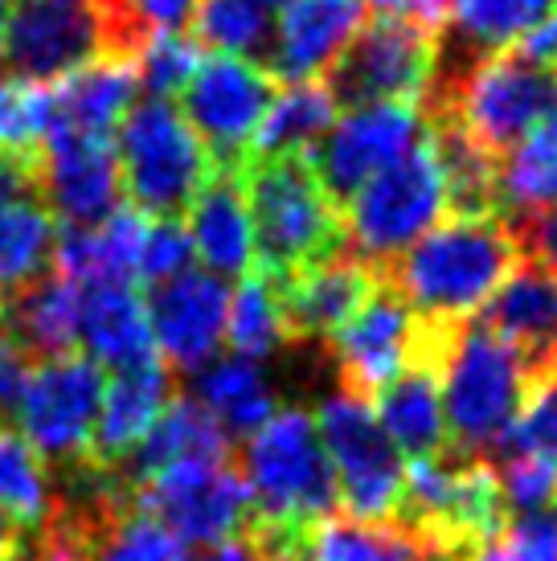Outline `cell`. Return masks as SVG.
<instances>
[{"label":"cell","instance_id":"obj_1","mask_svg":"<svg viewBox=\"0 0 557 561\" xmlns=\"http://www.w3.org/2000/svg\"><path fill=\"white\" fill-rule=\"evenodd\" d=\"M521 259L504 214H451L389 266L386 283L422 324L459 328L500 291Z\"/></svg>","mask_w":557,"mask_h":561},{"label":"cell","instance_id":"obj_2","mask_svg":"<svg viewBox=\"0 0 557 561\" xmlns=\"http://www.w3.org/2000/svg\"><path fill=\"white\" fill-rule=\"evenodd\" d=\"M242 480L250 492V533L283 553H295V541L328 520L341 500L316 419L299 405L275 410L247 438Z\"/></svg>","mask_w":557,"mask_h":561},{"label":"cell","instance_id":"obj_3","mask_svg":"<svg viewBox=\"0 0 557 561\" xmlns=\"http://www.w3.org/2000/svg\"><path fill=\"white\" fill-rule=\"evenodd\" d=\"M254 230V271L275 283L344 250L341 205L308 157H254L238 169Z\"/></svg>","mask_w":557,"mask_h":561},{"label":"cell","instance_id":"obj_4","mask_svg":"<svg viewBox=\"0 0 557 561\" xmlns=\"http://www.w3.org/2000/svg\"><path fill=\"white\" fill-rule=\"evenodd\" d=\"M537 377L480 320L451 328L439 348V393L455 451L492 463L509 443Z\"/></svg>","mask_w":557,"mask_h":561},{"label":"cell","instance_id":"obj_5","mask_svg":"<svg viewBox=\"0 0 557 561\" xmlns=\"http://www.w3.org/2000/svg\"><path fill=\"white\" fill-rule=\"evenodd\" d=\"M422 115L455 124L484 157L500 160L557 115V70L528 62L516 49H500L455 75H439Z\"/></svg>","mask_w":557,"mask_h":561},{"label":"cell","instance_id":"obj_6","mask_svg":"<svg viewBox=\"0 0 557 561\" xmlns=\"http://www.w3.org/2000/svg\"><path fill=\"white\" fill-rule=\"evenodd\" d=\"M504 520L509 508L488 459H471L455 447L431 459H410L394 525H402L422 546L464 561Z\"/></svg>","mask_w":557,"mask_h":561},{"label":"cell","instance_id":"obj_7","mask_svg":"<svg viewBox=\"0 0 557 561\" xmlns=\"http://www.w3.org/2000/svg\"><path fill=\"white\" fill-rule=\"evenodd\" d=\"M115 160L132 209L148 221H177L189 214L217 172L214 157L172 99H139L127 111Z\"/></svg>","mask_w":557,"mask_h":561},{"label":"cell","instance_id":"obj_8","mask_svg":"<svg viewBox=\"0 0 557 561\" xmlns=\"http://www.w3.org/2000/svg\"><path fill=\"white\" fill-rule=\"evenodd\" d=\"M451 209L443 164L434 157L431 131L427 140L414 144L398 164L377 172L370 185H361L349 197V218H344V242L365 266H373L382 279L386 271L422 234H431L439 218Z\"/></svg>","mask_w":557,"mask_h":561},{"label":"cell","instance_id":"obj_9","mask_svg":"<svg viewBox=\"0 0 557 561\" xmlns=\"http://www.w3.org/2000/svg\"><path fill=\"white\" fill-rule=\"evenodd\" d=\"M0 58L16 79L54 82L124 49L103 0H9Z\"/></svg>","mask_w":557,"mask_h":561},{"label":"cell","instance_id":"obj_10","mask_svg":"<svg viewBox=\"0 0 557 561\" xmlns=\"http://www.w3.org/2000/svg\"><path fill=\"white\" fill-rule=\"evenodd\" d=\"M439 49L443 33L427 30L402 16H377L361 25L353 46L328 75V91L337 107H365V103H406L427 107L439 79Z\"/></svg>","mask_w":557,"mask_h":561},{"label":"cell","instance_id":"obj_11","mask_svg":"<svg viewBox=\"0 0 557 561\" xmlns=\"http://www.w3.org/2000/svg\"><path fill=\"white\" fill-rule=\"evenodd\" d=\"M316 431L337 476V492L349 504V516L370 525H394L402 504L406 463L382 431L370 398L332 390L316 410Z\"/></svg>","mask_w":557,"mask_h":561},{"label":"cell","instance_id":"obj_12","mask_svg":"<svg viewBox=\"0 0 557 561\" xmlns=\"http://www.w3.org/2000/svg\"><path fill=\"white\" fill-rule=\"evenodd\" d=\"M107 393V374L87 353L37 360L16 402L21 435L49 468L70 471L91 463L94 426Z\"/></svg>","mask_w":557,"mask_h":561},{"label":"cell","instance_id":"obj_13","mask_svg":"<svg viewBox=\"0 0 557 561\" xmlns=\"http://www.w3.org/2000/svg\"><path fill=\"white\" fill-rule=\"evenodd\" d=\"M132 504L181 546L214 549L250 529V492L234 459H189L132 488Z\"/></svg>","mask_w":557,"mask_h":561},{"label":"cell","instance_id":"obj_14","mask_svg":"<svg viewBox=\"0 0 557 561\" xmlns=\"http://www.w3.org/2000/svg\"><path fill=\"white\" fill-rule=\"evenodd\" d=\"M447 332L451 328L422 324L406 308V299L382 279L377 291L365 299V308L332 336L341 390L370 398V393H382L394 377H402L406 369H414L422 360L439 365V348L447 341Z\"/></svg>","mask_w":557,"mask_h":561},{"label":"cell","instance_id":"obj_15","mask_svg":"<svg viewBox=\"0 0 557 561\" xmlns=\"http://www.w3.org/2000/svg\"><path fill=\"white\" fill-rule=\"evenodd\" d=\"M181 99H185L181 115L214 157L217 172H238L275 103V75L263 62L214 54L197 66Z\"/></svg>","mask_w":557,"mask_h":561},{"label":"cell","instance_id":"obj_16","mask_svg":"<svg viewBox=\"0 0 557 561\" xmlns=\"http://www.w3.org/2000/svg\"><path fill=\"white\" fill-rule=\"evenodd\" d=\"M427 140V115L422 107L406 103H365L349 107L337 124L325 131V140L308 152L311 169L328 188V197L341 205L349 202L356 188L370 185L377 172Z\"/></svg>","mask_w":557,"mask_h":561},{"label":"cell","instance_id":"obj_17","mask_svg":"<svg viewBox=\"0 0 557 561\" xmlns=\"http://www.w3.org/2000/svg\"><path fill=\"white\" fill-rule=\"evenodd\" d=\"M148 328L160 357H169L172 369H202L226 341V312L230 291L209 271H185L177 279L160 283L144 299Z\"/></svg>","mask_w":557,"mask_h":561},{"label":"cell","instance_id":"obj_18","mask_svg":"<svg viewBox=\"0 0 557 561\" xmlns=\"http://www.w3.org/2000/svg\"><path fill=\"white\" fill-rule=\"evenodd\" d=\"M382 275L344 247L278 283V312L287 341H332L377 291Z\"/></svg>","mask_w":557,"mask_h":561},{"label":"cell","instance_id":"obj_19","mask_svg":"<svg viewBox=\"0 0 557 561\" xmlns=\"http://www.w3.org/2000/svg\"><path fill=\"white\" fill-rule=\"evenodd\" d=\"M37 172H42V193L66 218V226H99L120 209L124 181L111 140L46 131Z\"/></svg>","mask_w":557,"mask_h":561},{"label":"cell","instance_id":"obj_20","mask_svg":"<svg viewBox=\"0 0 557 561\" xmlns=\"http://www.w3.org/2000/svg\"><path fill=\"white\" fill-rule=\"evenodd\" d=\"M365 25L361 0H292L278 9L266 70L275 82H320Z\"/></svg>","mask_w":557,"mask_h":561},{"label":"cell","instance_id":"obj_21","mask_svg":"<svg viewBox=\"0 0 557 561\" xmlns=\"http://www.w3.org/2000/svg\"><path fill=\"white\" fill-rule=\"evenodd\" d=\"M480 324H488L528 365V374L542 377L557 365V275L545 266L521 259L516 271L500 283L484 304Z\"/></svg>","mask_w":557,"mask_h":561},{"label":"cell","instance_id":"obj_22","mask_svg":"<svg viewBox=\"0 0 557 561\" xmlns=\"http://www.w3.org/2000/svg\"><path fill=\"white\" fill-rule=\"evenodd\" d=\"M148 218L132 205H120L99 226H66L54 242V275L75 283L78 291L94 287H136L139 247H144Z\"/></svg>","mask_w":557,"mask_h":561},{"label":"cell","instance_id":"obj_23","mask_svg":"<svg viewBox=\"0 0 557 561\" xmlns=\"http://www.w3.org/2000/svg\"><path fill=\"white\" fill-rule=\"evenodd\" d=\"M169 402H172V369L160 357L111 374L107 393H103V410H99V426H94V443H91L94 468L103 471L124 468V459L144 443V435L169 410Z\"/></svg>","mask_w":557,"mask_h":561},{"label":"cell","instance_id":"obj_24","mask_svg":"<svg viewBox=\"0 0 557 561\" xmlns=\"http://www.w3.org/2000/svg\"><path fill=\"white\" fill-rule=\"evenodd\" d=\"M139 75L136 62L127 58H99V62L82 66L75 75H66L54 94V115H49V131H75V136H91V140H111L127 111L136 107Z\"/></svg>","mask_w":557,"mask_h":561},{"label":"cell","instance_id":"obj_25","mask_svg":"<svg viewBox=\"0 0 557 561\" xmlns=\"http://www.w3.org/2000/svg\"><path fill=\"white\" fill-rule=\"evenodd\" d=\"M189 242L217 279H247L254 271V230L238 172H214V181L189 205Z\"/></svg>","mask_w":557,"mask_h":561},{"label":"cell","instance_id":"obj_26","mask_svg":"<svg viewBox=\"0 0 557 561\" xmlns=\"http://www.w3.org/2000/svg\"><path fill=\"white\" fill-rule=\"evenodd\" d=\"M451 37L439 49V75H455L476 58L512 49L557 13V0H451Z\"/></svg>","mask_w":557,"mask_h":561},{"label":"cell","instance_id":"obj_27","mask_svg":"<svg viewBox=\"0 0 557 561\" xmlns=\"http://www.w3.org/2000/svg\"><path fill=\"white\" fill-rule=\"evenodd\" d=\"M78 316H82V291L54 271L0 304V328L13 336L25 357L37 360L75 353Z\"/></svg>","mask_w":557,"mask_h":561},{"label":"cell","instance_id":"obj_28","mask_svg":"<svg viewBox=\"0 0 557 561\" xmlns=\"http://www.w3.org/2000/svg\"><path fill=\"white\" fill-rule=\"evenodd\" d=\"M78 344L99 369H132L156 357L148 308L136 287H94L82 291Z\"/></svg>","mask_w":557,"mask_h":561},{"label":"cell","instance_id":"obj_29","mask_svg":"<svg viewBox=\"0 0 557 561\" xmlns=\"http://www.w3.org/2000/svg\"><path fill=\"white\" fill-rule=\"evenodd\" d=\"M189 459H234L230 435L217 426L193 398H172L169 410L156 419V426L144 435L136 451L124 459V468L115 471L124 488L132 492L136 483L152 480L156 471Z\"/></svg>","mask_w":557,"mask_h":561},{"label":"cell","instance_id":"obj_30","mask_svg":"<svg viewBox=\"0 0 557 561\" xmlns=\"http://www.w3.org/2000/svg\"><path fill=\"white\" fill-rule=\"evenodd\" d=\"M377 422L398 447V455L410 459H431L451 451L447 419H443V393H439V365L422 360L402 377H394L386 390L377 393Z\"/></svg>","mask_w":557,"mask_h":561},{"label":"cell","instance_id":"obj_31","mask_svg":"<svg viewBox=\"0 0 557 561\" xmlns=\"http://www.w3.org/2000/svg\"><path fill=\"white\" fill-rule=\"evenodd\" d=\"M295 561H455L422 546L402 525H370L356 516H328L295 541Z\"/></svg>","mask_w":557,"mask_h":561},{"label":"cell","instance_id":"obj_32","mask_svg":"<svg viewBox=\"0 0 557 561\" xmlns=\"http://www.w3.org/2000/svg\"><path fill=\"white\" fill-rule=\"evenodd\" d=\"M193 402L226 431V435H254L278 410L275 381L263 374V365L242 357H226L205 365L202 377L193 381Z\"/></svg>","mask_w":557,"mask_h":561},{"label":"cell","instance_id":"obj_33","mask_svg":"<svg viewBox=\"0 0 557 561\" xmlns=\"http://www.w3.org/2000/svg\"><path fill=\"white\" fill-rule=\"evenodd\" d=\"M496 209L504 218L557 209V115L496 160Z\"/></svg>","mask_w":557,"mask_h":561},{"label":"cell","instance_id":"obj_34","mask_svg":"<svg viewBox=\"0 0 557 561\" xmlns=\"http://www.w3.org/2000/svg\"><path fill=\"white\" fill-rule=\"evenodd\" d=\"M332 124H337V99L328 91V82H292L283 94H275L247 160L308 157Z\"/></svg>","mask_w":557,"mask_h":561},{"label":"cell","instance_id":"obj_35","mask_svg":"<svg viewBox=\"0 0 557 561\" xmlns=\"http://www.w3.org/2000/svg\"><path fill=\"white\" fill-rule=\"evenodd\" d=\"M58 226L37 197L0 205V304L46 275L54 263Z\"/></svg>","mask_w":557,"mask_h":561},{"label":"cell","instance_id":"obj_36","mask_svg":"<svg viewBox=\"0 0 557 561\" xmlns=\"http://www.w3.org/2000/svg\"><path fill=\"white\" fill-rule=\"evenodd\" d=\"M0 513L21 533H37L54 513V471L13 426H0Z\"/></svg>","mask_w":557,"mask_h":561},{"label":"cell","instance_id":"obj_37","mask_svg":"<svg viewBox=\"0 0 557 561\" xmlns=\"http://www.w3.org/2000/svg\"><path fill=\"white\" fill-rule=\"evenodd\" d=\"M193 37L234 58H271L275 42V16L263 0H202L193 13Z\"/></svg>","mask_w":557,"mask_h":561},{"label":"cell","instance_id":"obj_38","mask_svg":"<svg viewBox=\"0 0 557 561\" xmlns=\"http://www.w3.org/2000/svg\"><path fill=\"white\" fill-rule=\"evenodd\" d=\"M226 341H230L234 357L242 360H266L278 344L287 341L283 332V312H278V283L263 271H250L230 296V312H226Z\"/></svg>","mask_w":557,"mask_h":561},{"label":"cell","instance_id":"obj_39","mask_svg":"<svg viewBox=\"0 0 557 561\" xmlns=\"http://www.w3.org/2000/svg\"><path fill=\"white\" fill-rule=\"evenodd\" d=\"M54 115V94L46 82L4 75L0 79V152L16 160H42V144Z\"/></svg>","mask_w":557,"mask_h":561},{"label":"cell","instance_id":"obj_40","mask_svg":"<svg viewBox=\"0 0 557 561\" xmlns=\"http://www.w3.org/2000/svg\"><path fill=\"white\" fill-rule=\"evenodd\" d=\"M205 62V46L193 33H156L148 46L136 54V75L148 99H172L189 87Z\"/></svg>","mask_w":557,"mask_h":561},{"label":"cell","instance_id":"obj_41","mask_svg":"<svg viewBox=\"0 0 557 561\" xmlns=\"http://www.w3.org/2000/svg\"><path fill=\"white\" fill-rule=\"evenodd\" d=\"M103 4L115 21L124 58L136 62V54L152 42L156 33H185L202 0H103Z\"/></svg>","mask_w":557,"mask_h":561},{"label":"cell","instance_id":"obj_42","mask_svg":"<svg viewBox=\"0 0 557 561\" xmlns=\"http://www.w3.org/2000/svg\"><path fill=\"white\" fill-rule=\"evenodd\" d=\"M464 561H557V513L509 516Z\"/></svg>","mask_w":557,"mask_h":561},{"label":"cell","instance_id":"obj_43","mask_svg":"<svg viewBox=\"0 0 557 561\" xmlns=\"http://www.w3.org/2000/svg\"><path fill=\"white\" fill-rule=\"evenodd\" d=\"M504 451L533 455V459L557 468V365L533 381L525 410H521V419L512 426L509 443L500 447V455Z\"/></svg>","mask_w":557,"mask_h":561},{"label":"cell","instance_id":"obj_44","mask_svg":"<svg viewBox=\"0 0 557 561\" xmlns=\"http://www.w3.org/2000/svg\"><path fill=\"white\" fill-rule=\"evenodd\" d=\"M496 480H500V496L504 508L512 513H549L557 504V468L533 459V455L504 451L496 455Z\"/></svg>","mask_w":557,"mask_h":561},{"label":"cell","instance_id":"obj_45","mask_svg":"<svg viewBox=\"0 0 557 561\" xmlns=\"http://www.w3.org/2000/svg\"><path fill=\"white\" fill-rule=\"evenodd\" d=\"M193 242L181 221H148L144 230V247H139V279L160 287V283L177 279L193 271Z\"/></svg>","mask_w":557,"mask_h":561},{"label":"cell","instance_id":"obj_46","mask_svg":"<svg viewBox=\"0 0 557 561\" xmlns=\"http://www.w3.org/2000/svg\"><path fill=\"white\" fill-rule=\"evenodd\" d=\"M521 242V254L528 263L545 266L557 275V209H542V214H525V218H509Z\"/></svg>","mask_w":557,"mask_h":561},{"label":"cell","instance_id":"obj_47","mask_svg":"<svg viewBox=\"0 0 557 561\" xmlns=\"http://www.w3.org/2000/svg\"><path fill=\"white\" fill-rule=\"evenodd\" d=\"M30 381V357L16 348V341L0 328V426L9 414H16V402H21V390Z\"/></svg>","mask_w":557,"mask_h":561},{"label":"cell","instance_id":"obj_48","mask_svg":"<svg viewBox=\"0 0 557 561\" xmlns=\"http://www.w3.org/2000/svg\"><path fill=\"white\" fill-rule=\"evenodd\" d=\"M365 9H377L382 16H402V21H418L427 30L443 33V16H447L451 0H361Z\"/></svg>","mask_w":557,"mask_h":561},{"label":"cell","instance_id":"obj_49","mask_svg":"<svg viewBox=\"0 0 557 561\" xmlns=\"http://www.w3.org/2000/svg\"><path fill=\"white\" fill-rule=\"evenodd\" d=\"M33 193H42V172H37V164L0 152V205L33 197Z\"/></svg>","mask_w":557,"mask_h":561},{"label":"cell","instance_id":"obj_50","mask_svg":"<svg viewBox=\"0 0 557 561\" xmlns=\"http://www.w3.org/2000/svg\"><path fill=\"white\" fill-rule=\"evenodd\" d=\"M512 49H516V54H525L528 62L554 66V70H557V13L549 16V21H542V25L528 33V37H521Z\"/></svg>","mask_w":557,"mask_h":561},{"label":"cell","instance_id":"obj_51","mask_svg":"<svg viewBox=\"0 0 557 561\" xmlns=\"http://www.w3.org/2000/svg\"><path fill=\"white\" fill-rule=\"evenodd\" d=\"M21 541H25V533L16 529L9 516L0 513V561H13L21 553Z\"/></svg>","mask_w":557,"mask_h":561},{"label":"cell","instance_id":"obj_52","mask_svg":"<svg viewBox=\"0 0 557 561\" xmlns=\"http://www.w3.org/2000/svg\"><path fill=\"white\" fill-rule=\"evenodd\" d=\"M4 13H9V0H0V30H4Z\"/></svg>","mask_w":557,"mask_h":561},{"label":"cell","instance_id":"obj_53","mask_svg":"<svg viewBox=\"0 0 557 561\" xmlns=\"http://www.w3.org/2000/svg\"><path fill=\"white\" fill-rule=\"evenodd\" d=\"M263 4H266V9H275V4L283 9V4H292V0H263Z\"/></svg>","mask_w":557,"mask_h":561},{"label":"cell","instance_id":"obj_54","mask_svg":"<svg viewBox=\"0 0 557 561\" xmlns=\"http://www.w3.org/2000/svg\"><path fill=\"white\" fill-rule=\"evenodd\" d=\"M292 561H295V553H292Z\"/></svg>","mask_w":557,"mask_h":561}]
</instances>
